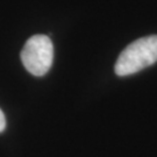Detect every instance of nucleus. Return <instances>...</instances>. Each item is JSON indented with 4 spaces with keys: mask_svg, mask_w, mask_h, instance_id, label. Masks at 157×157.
Here are the masks:
<instances>
[{
    "mask_svg": "<svg viewBox=\"0 0 157 157\" xmlns=\"http://www.w3.org/2000/svg\"><path fill=\"white\" fill-rule=\"evenodd\" d=\"M157 62V35L134 41L124 49L115 63L118 76H128Z\"/></svg>",
    "mask_w": 157,
    "mask_h": 157,
    "instance_id": "1",
    "label": "nucleus"
},
{
    "mask_svg": "<svg viewBox=\"0 0 157 157\" xmlns=\"http://www.w3.org/2000/svg\"><path fill=\"white\" fill-rule=\"evenodd\" d=\"M54 59V47L45 35H34L27 40L21 51V61L29 73L36 77L44 76L49 71Z\"/></svg>",
    "mask_w": 157,
    "mask_h": 157,
    "instance_id": "2",
    "label": "nucleus"
},
{
    "mask_svg": "<svg viewBox=\"0 0 157 157\" xmlns=\"http://www.w3.org/2000/svg\"><path fill=\"white\" fill-rule=\"evenodd\" d=\"M6 127V119H5V115H4V113L0 109V133L5 129Z\"/></svg>",
    "mask_w": 157,
    "mask_h": 157,
    "instance_id": "3",
    "label": "nucleus"
}]
</instances>
